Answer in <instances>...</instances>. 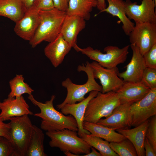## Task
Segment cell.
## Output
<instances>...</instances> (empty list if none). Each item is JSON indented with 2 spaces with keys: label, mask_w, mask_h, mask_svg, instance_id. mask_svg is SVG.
I'll return each instance as SVG.
<instances>
[{
  "label": "cell",
  "mask_w": 156,
  "mask_h": 156,
  "mask_svg": "<svg viewBox=\"0 0 156 156\" xmlns=\"http://www.w3.org/2000/svg\"><path fill=\"white\" fill-rule=\"evenodd\" d=\"M155 115H156V88L151 89L142 99L130 105V125L136 127Z\"/></svg>",
  "instance_id": "obj_8"
},
{
  "label": "cell",
  "mask_w": 156,
  "mask_h": 156,
  "mask_svg": "<svg viewBox=\"0 0 156 156\" xmlns=\"http://www.w3.org/2000/svg\"><path fill=\"white\" fill-rule=\"evenodd\" d=\"M40 22L29 43L34 48L43 41L49 42L54 40L61 33L66 15V12L55 8L46 11H39Z\"/></svg>",
  "instance_id": "obj_2"
},
{
  "label": "cell",
  "mask_w": 156,
  "mask_h": 156,
  "mask_svg": "<svg viewBox=\"0 0 156 156\" xmlns=\"http://www.w3.org/2000/svg\"><path fill=\"white\" fill-rule=\"evenodd\" d=\"M28 115L10 118V142L14 156H26L33 133V125Z\"/></svg>",
  "instance_id": "obj_5"
},
{
  "label": "cell",
  "mask_w": 156,
  "mask_h": 156,
  "mask_svg": "<svg viewBox=\"0 0 156 156\" xmlns=\"http://www.w3.org/2000/svg\"><path fill=\"white\" fill-rule=\"evenodd\" d=\"M121 104L116 92H98L89 101L85 112L84 121L96 123L102 118L109 116Z\"/></svg>",
  "instance_id": "obj_6"
},
{
  "label": "cell",
  "mask_w": 156,
  "mask_h": 156,
  "mask_svg": "<svg viewBox=\"0 0 156 156\" xmlns=\"http://www.w3.org/2000/svg\"><path fill=\"white\" fill-rule=\"evenodd\" d=\"M0 118L3 121L9 120L12 117L34 114L22 95L0 101Z\"/></svg>",
  "instance_id": "obj_14"
},
{
  "label": "cell",
  "mask_w": 156,
  "mask_h": 156,
  "mask_svg": "<svg viewBox=\"0 0 156 156\" xmlns=\"http://www.w3.org/2000/svg\"><path fill=\"white\" fill-rule=\"evenodd\" d=\"M39 11H46L54 8L53 0H35L31 6Z\"/></svg>",
  "instance_id": "obj_33"
},
{
  "label": "cell",
  "mask_w": 156,
  "mask_h": 156,
  "mask_svg": "<svg viewBox=\"0 0 156 156\" xmlns=\"http://www.w3.org/2000/svg\"><path fill=\"white\" fill-rule=\"evenodd\" d=\"M28 98L40 110V113L34 115L42 119L40 124L42 129L50 131L68 129L77 131V125L74 118L70 115H65L54 107L53 102L55 98V95H52L50 100L45 103L37 101L32 94L29 95Z\"/></svg>",
  "instance_id": "obj_1"
},
{
  "label": "cell",
  "mask_w": 156,
  "mask_h": 156,
  "mask_svg": "<svg viewBox=\"0 0 156 156\" xmlns=\"http://www.w3.org/2000/svg\"><path fill=\"white\" fill-rule=\"evenodd\" d=\"M143 56L146 67L156 68V44L146 53Z\"/></svg>",
  "instance_id": "obj_31"
},
{
  "label": "cell",
  "mask_w": 156,
  "mask_h": 156,
  "mask_svg": "<svg viewBox=\"0 0 156 156\" xmlns=\"http://www.w3.org/2000/svg\"><path fill=\"white\" fill-rule=\"evenodd\" d=\"M72 48L60 33L54 40L49 42L45 48L44 52L53 65L57 67L62 63Z\"/></svg>",
  "instance_id": "obj_18"
},
{
  "label": "cell",
  "mask_w": 156,
  "mask_h": 156,
  "mask_svg": "<svg viewBox=\"0 0 156 156\" xmlns=\"http://www.w3.org/2000/svg\"><path fill=\"white\" fill-rule=\"evenodd\" d=\"M155 2V3H156V0H153Z\"/></svg>",
  "instance_id": "obj_40"
},
{
  "label": "cell",
  "mask_w": 156,
  "mask_h": 156,
  "mask_svg": "<svg viewBox=\"0 0 156 156\" xmlns=\"http://www.w3.org/2000/svg\"><path fill=\"white\" fill-rule=\"evenodd\" d=\"M109 146L118 156H137L136 149L132 143L126 138L119 142H110Z\"/></svg>",
  "instance_id": "obj_28"
},
{
  "label": "cell",
  "mask_w": 156,
  "mask_h": 156,
  "mask_svg": "<svg viewBox=\"0 0 156 156\" xmlns=\"http://www.w3.org/2000/svg\"><path fill=\"white\" fill-rule=\"evenodd\" d=\"M26 10L21 0H0V16L15 23L22 18Z\"/></svg>",
  "instance_id": "obj_23"
},
{
  "label": "cell",
  "mask_w": 156,
  "mask_h": 156,
  "mask_svg": "<svg viewBox=\"0 0 156 156\" xmlns=\"http://www.w3.org/2000/svg\"><path fill=\"white\" fill-rule=\"evenodd\" d=\"M40 22L39 11L31 6L24 16L15 23L14 31L24 40L29 41L34 36Z\"/></svg>",
  "instance_id": "obj_12"
},
{
  "label": "cell",
  "mask_w": 156,
  "mask_h": 156,
  "mask_svg": "<svg viewBox=\"0 0 156 156\" xmlns=\"http://www.w3.org/2000/svg\"><path fill=\"white\" fill-rule=\"evenodd\" d=\"M130 46L128 45L120 48L116 46H108L104 48V51L106 52L105 53L90 46L82 49L77 46L75 50L86 55L103 67L111 68L116 67L125 62Z\"/></svg>",
  "instance_id": "obj_7"
},
{
  "label": "cell",
  "mask_w": 156,
  "mask_h": 156,
  "mask_svg": "<svg viewBox=\"0 0 156 156\" xmlns=\"http://www.w3.org/2000/svg\"><path fill=\"white\" fill-rule=\"evenodd\" d=\"M141 81L150 89L156 88V68H145Z\"/></svg>",
  "instance_id": "obj_29"
},
{
  "label": "cell",
  "mask_w": 156,
  "mask_h": 156,
  "mask_svg": "<svg viewBox=\"0 0 156 156\" xmlns=\"http://www.w3.org/2000/svg\"><path fill=\"white\" fill-rule=\"evenodd\" d=\"M150 90L141 81L137 82H125L116 92L121 104L131 105L142 99Z\"/></svg>",
  "instance_id": "obj_15"
},
{
  "label": "cell",
  "mask_w": 156,
  "mask_h": 156,
  "mask_svg": "<svg viewBox=\"0 0 156 156\" xmlns=\"http://www.w3.org/2000/svg\"><path fill=\"white\" fill-rule=\"evenodd\" d=\"M108 2L107 7L100 11L97 14L103 12L116 16L122 24V28L125 34L128 36L133 30L134 23L127 17L125 9V1L123 0H106Z\"/></svg>",
  "instance_id": "obj_21"
},
{
  "label": "cell",
  "mask_w": 156,
  "mask_h": 156,
  "mask_svg": "<svg viewBox=\"0 0 156 156\" xmlns=\"http://www.w3.org/2000/svg\"><path fill=\"white\" fill-rule=\"evenodd\" d=\"M149 119L133 128L116 130L132 143L136 149L138 156H145L144 144Z\"/></svg>",
  "instance_id": "obj_20"
},
{
  "label": "cell",
  "mask_w": 156,
  "mask_h": 156,
  "mask_svg": "<svg viewBox=\"0 0 156 156\" xmlns=\"http://www.w3.org/2000/svg\"><path fill=\"white\" fill-rule=\"evenodd\" d=\"M106 0H97V8L100 11H102L106 8Z\"/></svg>",
  "instance_id": "obj_37"
},
{
  "label": "cell",
  "mask_w": 156,
  "mask_h": 156,
  "mask_svg": "<svg viewBox=\"0 0 156 156\" xmlns=\"http://www.w3.org/2000/svg\"><path fill=\"white\" fill-rule=\"evenodd\" d=\"M92 151L82 156H101V154L99 152H98L95 150V148L92 147L91 148Z\"/></svg>",
  "instance_id": "obj_38"
},
{
  "label": "cell",
  "mask_w": 156,
  "mask_h": 156,
  "mask_svg": "<svg viewBox=\"0 0 156 156\" xmlns=\"http://www.w3.org/2000/svg\"><path fill=\"white\" fill-rule=\"evenodd\" d=\"M132 56L130 62L126 66V70L119 73L118 76L124 82H137L141 81L143 71L146 68L143 55L139 49L134 44H131Z\"/></svg>",
  "instance_id": "obj_13"
},
{
  "label": "cell",
  "mask_w": 156,
  "mask_h": 156,
  "mask_svg": "<svg viewBox=\"0 0 156 156\" xmlns=\"http://www.w3.org/2000/svg\"><path fill=\"white\" fill-rule=\"evenodd\" d=\"M151 118L146 130L145 137L156 152V115Z\"/></svg>",
  "instance_id": "obj_30"
},
{
  "label": "cell",
  "mask_w": 156,
  "mask_h": 156,
  "mask_svg": "<svg viewBox=\"0 0 156 156\" xmlns=\"http://www.w3.org/2000/svg\"><path fill=\"white\" fill-rule=\"evenodd\" d=\"M98 92L96 91H91L87 97L79 103L66 104L60 109L61 112L63 114L66 115H70L75 119L78 126V135L81 138L86 134H90L83 128L84 115L88 103L91 99L96 96Z\"/></svg>",
  "instance_id": "obj_16"
},
{
  "label": "cell",
  "mask_w": 156,
  "mask_h": 156,
  "mask_svg": "<svg viewBox=\"0 0 156 156\" xmlns=\"http://www.w3.org/2000/svg\"><path fill=\"white\" fill-rule=\"evenodd\" d=\"M86 25V20L83 18L78 16L66 14L61 33L64 40L74 49L78 46L77 44V36Z\"/></svg>",
  "instance_id": "obj_19"
},
{
  "label": "cell",
  "mask_w": 156,
  "mask_h": 156,
  "mask_svg": "<svg viewBox=\"0 0 156 156\" xmlns=\"http://www.w3.org/2000/svg\"><path fill=\"white\" fill-rule=\"evenodd\" d=\"M128 36L131 44L136 45L143 55L156 44V24L135 23Z\"/></svg>",
  "instance_id": "obj_9"
},
{
  "label": "cell",
  "mask_w": 156,
  "mask_h": 156,
  "mask_svg": "<svg viewBox=\"0 0 156 156\" xmlns=\"http://www.w3.org/2000/svg\"><path fill=\"white\" fill-rule=\"evenodd\" d=\"M0 156H14V150L10 142L0 136Z\"/></svg>",
  "instance_id": "obj_32"
},
{
  "label": "cell",
  "mask_w": 156,
  "mask_h": 156,
  "mask_svg": "<svg viewBox=\"0 0 156 156\" xmlns=\"http://www.w3.org/2000/svg\"><path fill=\"white\" fill-rule=\"evenodd\" d=\"M54 8L62 12L67 10L69 0H53Z\"/></svg>",
  "instance_id": "obj_35"
},
{
  "label": "cell",
  "mask_w": 156,
  "mask_h": 156,
  "mask_svg": "<svg viewBox=\"0 0 156 156\" xmlns=\"http://www.w3.org/2000/svg\"><path fill=\"white\" fill-rule=\"evenodd\" d=\"M77 132L65 129L47 131L46 134L51 139L49 146L59 148L67 156H79L90 153L92 147L78 136Z\"/></svg>",
  "instance_id": "obj_3"
},
{
  "label": "cell",
  "mask_w": 156,
  "mask_h": 156,
  "mask_svg": "<svg viewBox=\"0 0 156 156\" xmlns=\"http://www.w3.org/2000/svg\"><path fill=\"white\" fill-rule=\"evenodd\" d=\"M44 135L42 129L34 125L32 136L26 156H47L44 152Z\"/></svg>",
  "instance_id": "obj_25"
},
{
  "label": "cell",
  "mask_w": 156,
  "mask_h": 156,
  "mask_svg": "<svg viewBox=\"0 0 156 156\" xmlns=\"http://www.w3.org/2000/svg\"><path fill=\"white\" fill-rule=\"evenodd\" d=\"M156 3L153 0H142L140 5L136 2L130 0L125 1L126 15L130 20L135 23H149L156 24L155 7Z\"/></svg>",
  "instance_id": "obj_10"
},
{
  "label": "cell",
  "mask_w": 156,
  "mask_h": 156,
  "mask_svg": "<svg viewBox=\"0 0 156 156\" xmlns=\"http://www.w3.org/2000/svg\"><path fill=\"white\" fill-rule=\"evenodd\" d=\"M144 146L145 151V156H156V152L154 151L151 145L146 137L144 140Z\"/></svg>",
  "instance_id": "obj_36"
},
{
  "label": "cell",
  "mask_w": 156,
  "mask_h": 156,
  "mask_svg": "<svg viewBox=\"0 0 156 156\" xmlns=\"http://www.w3.org/2000/svg\"><path fill=\"white\" fill-rule=\"evenodd\" d=\"M10 123H5L0 118V136L3 137L10 142Z\"/></svg>",
  "instance_id": "obj_34"
},
{
  "label": "cell",
  "mask_w": 156,
  "mask_h": 156,
  "mask_svg": "<svg viewBox=\"0 0 156 156\" xmlns=\"http://www.w3.org/2000/svg\"><path fill=\"white\" fill-rule=\"evenodd\" d=\"M83 128L89 132L92 136L99 137L110 142H119L126 138L122 135L106 126L84 121Z\"/></svg>",
  "instance_id": "obj_22"
},
{
  "label": "cell",
  "mask_w": 156,
  "mask_h": 156,
  "mask_svg": "<svg viewBox=\"0 0 156 156\" xmlns=\"http://www.w3.org/2000/svg\"><path fill=\"white\" fill-rule=\"evenodd\" d=\"M90 65L94 78L99 79L100 81L102 92H116L124 83L123 80L118 76L119 71L117 67L105 68L95 61L90 63Z\"/></svg>",
  "instance_id": "obj_11"
},
{
  "label": "cell",
  "mask_w": 156,
  "mask_h": 156,
  "mask_svg": "<svg viewBox=\"0 0 156 156\" xmlns=\"http://www.w3.org/2000/svg\"><path fill=\"white\" fill-rule=\"evenodd\" d=\"M91 147L98 150L101 156H118L110 148L108 142L99 137L86 134L81 138Z\"/></svg>",
  "instance_id": "obj_26"
},
{
  "label": "cell",
  "mask_w": 156,
  "mask_h": 156,
  "mask_svg": "<svg viewBox=\"0 0 156 156\" xmlns=\"http://www.w3.org/2000/svg\"><path fill=\"white\" fill-rule=\"evenodd\" d=\"M130 105L127 104H120L109 116L100 119L96 123L115 131L129 128L131 127L129 122Z\"/></svg>",
  "instance_id": "obj_17"
},
{
  "label": "cell",
  "mask_w": 156,
  "mask_h": 156,
  "mask_svg": "<svg viewBox=\"0 0 156 156\" xmlns=\"http://www.w3.org/2000/svg\"><path fill=\"white\" fill-rule=\"evenodd\" d=\"M77 70L78 72L83 71L86 73L87 80L85 83L79 85L73 83L70 79L68 78L62 82V86L66 89L67 94L63 102L57 105L58 110L60 109L66 104H72L82 101L85 98V95L91 91L102 92V86L96 81L88 61L78 66Z\"/></svg>",
  "instance_id": "obj_4"
},
{
  "label": "cell",
  "mask_w": 156,
  "mask_h": 156,
  "mask_svg": "<svg viewBox=\"0 0 156 156\" xmlns=\"http://www.w3.org/2000/svg\"><path fill=\"white\" fill-rule=\"evenodd\" d=\"M25 7L28 9L32 5L35 0H21Z\"/></svg>",
  "instance_id": "obj_39"
},
{
  "label": "cell",
  "mask_w": 156,
  "mask_h": 156,
  "mask_svg": "<svg viewBox=\"0 0 156 156\" xmlns=\"http://www.w3.org/2000/svg\"><path fill=\"white\" fill-rule=\"evenodd\" d=\"M11 91L8 95V97L13 98L20 96L24 94L29 95L32 94L34 91L29 86L24 82L23 76L17 75L9 81Z\"/></svg>",
  "instance_id": "obj_27"
},
{
  "label": "cell",
  "mask_w": 156,
  "mask_h": 156,
  "mask_svg": "<svg viewBox=\"0 0 156 156\" xmlns=\"http://www.w3.org/2000/svg\"><path fill=\"white\" fill-rule=\"evenodd\" d=\"M97 5V0H69L66 14L78 16L88 20L91 12Z\"/></svg>",
  "instance_id": "obj_24"
}]
</instances>
